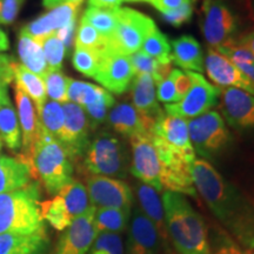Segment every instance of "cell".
I'll return each instance as SVG.
<instances>
[{"instance_id":"5bb4252c","label":"cell","mask_w":254,"mask_h":254,"mask_svg":"<svg viewBox=\"0 0 254 254\" xmlns=\"http://www.w3.org/2000/svg\"><path fill=\"white\" fill-rule=\"evenodd\" d=\"M219 106L224 120H226L231 127L241 132L254 129L253 94L240 88H220Z\"/></svg>"},{"instance_id":"f6af8a7d","label":"cell","mask_w":254,"mask_h":254,"mask_svg":"<svg viewBox=\"0 0 254 254\" xmlns=\"http://www.w3.org/2000/svg\"><path fill=\"white\" fill-rule=\"evenodd\" d=\"M25 0H0V24H13Z\"/></svg>"},{"instance_id":"7402d4cb","label":"cell","mask_w":254,"mask_h":254,"mask_svg":"<svg viewBox=\"0 0 254 254\" xmlns=\"http://www.w3.org/2000/svg\"><path fill=\"white\" fill-rule=\"evenodd\" d=\"M129 88H131L132 105L141 114L157 120L165 113L158 103L155 82L152 75L136 73Z\"/></svg>"},{"instance_id":"836d02e7","label":"cell","mask_w":254,"mask_h":254,"mask_svg":"<svg viewBox=\"0 0 254 254\" xmlns=\"http://www.w3.org/2000/svg\"><path fill=\"white\" fill-rule=\"evenodd\" d=\"M38 116H39L41 129L58 140L65 122L63 105L53 100H46L41 109L38 111Z\"/></svg>"},{"instance_id":"3957f363","label":"cell","mask_w":254,"mask_h":254,"mask_svg":"<svg viewBox=\"0 0 254 254\" xmlns=\"http://www.w3.org/2000/svg\"><path fill=\"white\" fill-rule=\"evenodd\" d=\"M23 159L30 166L32 179L39 182L51 195L58 194L73 180L74 167L67 151L44 129H40L30 155Z\"/></svg>"},{"instance_id":"2e32d148","label":"cell","mask_w":254,"mask_h":254,"mask_svg":"<svg viewBox=\"0 0 254 254\" xmlns=\"http://www.w3.org/2000/svg\"><path fill=\"white\" fill-rule=\"evenodd\" d=\"M204 66L208 78L220 88H240L254 95L253 82L246 75H244L230 59L219 53L217 50L212 47L207 50L204 59Z\"/></svg>"},{"instance_id":"52a82bcc","label":"cell","mask_w":254,"mask_h":254,"mask_svg":"<svg viewBox=\"0 0 254 254\" xmlns=\"http://www.w3.org/2000/svg\"><path fill=\"white\" fill-rule=\"evenodd\" d=\"M116 13L117 28L110 45L124 55L131 56L141 50L145 38L157 25L148 15L129 7H120Z\"/></svg>"},{"instance_id":"8d00e7d4","label":"cell","mask_w":254,"mask_h":254,"mask_svg":"<svg viewBox=\"0 0 254 254\" xmlns=\"http://www.w3.org/2000/svg\"><path fill=\"white\" fill-rule=\"evenodd\" d=\"M117 9H101L87 7L81 19L93 26L101 36L111 39L117 28Z\"/></svg>"},{"instance_id":"f907efd6","label":"cell","mask_w":254,"mask_h":254,"mask_svg":"<svg viewBox=\"0 0 254 254\" xmlns=\"http://www.w3.org/2000/svg\"><path fill=\"white\" fill-rule=\"evenodd\" d=\"M187 1H190V0H151L150 4L154 6L160 13H166V12L177 9Z\"/></svg>"},{"instance_id":"db71d44e","label":"cell","mask_w":254,"mask_h":254,"mask_svg":"<svg viewBox=\"0 0 254 254\" xmlns=\"http://www.w3.org/2000/svg\"><path fill=\"white\" fill-rule=\"evenodd\" d=\"M234 41H236L238 45L249 50L251 53L254 55V28L245 32V33H243L239 37H236Z\"/></svg>"},{"instance_id":"c3c4849f","label":"cell","mask_w":254,"mask_h":254,"mask_svg":"<svg viewBox=\"0 0 254 254\" xmlns=\"http://www.w3.org/2000/svg\"><path fill=\"white\" fill-rule=\"evenodd\" d=\"M75 33H77V19L56 32L57 37L63 41L64 46H65L66 55L71 51L73 44H74Z\"/></svg>"},{"instance_id":"94428289","label":"cell","mask_w":254,"mask_h":254,"mask_svg":"<svg viewBox=\"0 0 254 254\" xmlns=\"http://www.w3.org/2000/svg\"><path fill=\"white\" fill-rule=\"evenodd\" d=\"M1 148H2V141L1 139H0V151H1Z\"/></svg>"},{"instance_id":"ab89813d","label":"cell","mask_w":254,"mask_h":254,"mask_svg":"<svg viewBox=\"0 0 254 254\" xmlns=\"http://www.w3.org/2000/svg\"><path fill=\"white\" fill-rule=\"evenodd\" d=\"M100 60V51H93L81 47H74L72 56V64L74 68L85 77L94 79L97 74Z\"/></svg>"},{"instance_id":"f5cc1de1","label":"cell","mask_w":254,"mask_h":254,"mask_svg":"<svg viewBox=\"0 0 254 254\" xmlns=\"http://www.w3.org/2000/svg\"><path fill=\"white\" fill-rule=\"evenodd\" d=\"M88 7L101 9H118L122 7L123 0H87Z\"/></svg>"},{"instance_id":"1f68e13d","label":"cell","mask_w":254,"mask_h":254,"mask_svg":"<svg viewBox=\"0 0 254 254\" xmlns=\"http://www.w3.org/2000/svg\"><path fill=\"white\" fill-rule=\"evenodd\" d=\"M131 211L118 208H95L94 224L99 233H122L128 226Z\"/></svg>"},{"instance_id":"9c48e42d","label":"cell","mask_w":254,"mask_h":254,"mask_svg":"<svg viewBox=\"0 0 254 254\" xmlns=\"http://www.w3.org/2000/svg\"><path fill=\"white\" fill-rule=\"evenodd\" d=\"M135 74L129 56L113 49L110 41L106 47L100 50L99 66L94 80L103 85L105 90L118 95L124 94L128 91Z\"/></svg>"},{"instance_id":"5b68a950","label":"cell","mask_w":254,"mask_h":254,"mask_svg":"<svg viewBox=\"0 0 254 254\" xmlns=\"http://www.w3.org/2000/svg\"><path fill=\"white\" fill-rule=\"evenodd\" d=\"M82 165L92 176L122 180L128 174L131 158L124 140L109 131H100L88 142Z\"/></svg>"},{"instance_id":"91938a15","label":"cell","mask_w":254,"mask_h":254,"mask_svg":"<svg viewBox=\"0 0 254 254\" xmlns=\"http://www.w3.org/2000/svg\"><path fill=\"white\" fill-rule=\"evenodd\" d=\"M5 93H7V88H0V98H1Z\"/></svg>"},{"instance_id":"d590c367","label":"cell","mask_w":254,"mask_h":254,"mask_svg":"<svg viewBox=\"0 0 254 254\" xmlns=\"http://www.w3.org/2000/svg\"><path fill=\"white\" fill-rule=\"evenodd\" d=\"M141 51L154 58L158 63L160 64H171V43L167 39V37L159 30L158 27H154L150 32L147 37L145 38L144 43H142Z\"/></svg>"},{"instance_id":"30bf717a","label":"cell","mask_w":254,"mask_h":254,"mask_svg":"<svg viewBox=\"0 0 254 254\" xmlns=\"http://www.w3.org/2000/svg\"><path fill=\"white\" fill-rule=\"evenodd\" d=\"M129 144L132 151L129 172L157 192H164L161 185L164 167L152 140V133L133 135L129 138Z\"/></svg>"},{"instance_id":"681fc988","label":"cell","mask_w":254,"mask_h":254,"mask_svg":"<svg viewBox=\"0 0 254 254\" xmlns=\"http://www.w3.org/2000/svg\"><path fill=\"white\" fill-rule=\"evenodd\" d=\"M14 80L12 59L6 55H0V88H7Z\"/></svg>"},{"instance_id":"7a4b0ae2","label":"cell","mask_w":254,"mask_h":254,"mask_svg":"<svg viewBox=\"0 0 254 254\" xmlns=\"http://www.w3.org/2000/svg\"><path fill=\"white\" fill-rule=\"evenodd\" d=\"M165 224L174 247L180 254H211L207 227L198 212L180 193L163 194Z\"/></svg>"},{"instance_id":"6da1fadb","label":"cell","mask_w":254,"mask_h":254,"mask_svg":"<svg viewBox=\"0 0 254 254\" xmlns=\"http://www.w3.org/2000/svg\"><path fill=\"white\" fill-rule=\"evenodd\" d=\"M190 177L196 192L238 245L253 251L254 204L204 159L190 165Z\"/></svg>"},{"instance_id":"4dcf8cb0","label":"cell","mask_w":254,"mask_h":254,"mask_svg":"<svg viewBox=\"0 0 254 254\" xmlns=\"http://www.w3.org/2000/svg\"><path fill=\"white\" fill-rule=\"evenodd\" d=\"M58 194L63 198L68 213L73 219L85 213L92 207L87 189L79 180L73 179L68 185L62 189Z\"/></svg>"},{"instance_id":"680465c9","label":"cell","mask_w":254,"mask_h":254,"mask_svg":"<svg viewBox=\"0 0 254 254\" xmlns=\"http://www.w3.org/2000/svg\"><path fill=\"white\" fill-rule=\"evenodd\" d=\"M126 2H150L151 0H123Z\"/></svg>"},{"instance_id":"83f0119b","label":"cell","mask_w":254,"mask_h":254,"mask_svg":"<svg viewBox=\"0 0 254 254\" xmlns=\"http://www.w3.org/2000/svg\"><path fill=\"white\" fill-rule=\"evenodd\" d=\"M12 69H13L14 74L13 84L21 88L25 94L30 97L38 112L47 100L46 88L43 78L36 73L31 72L20 63H15L14 60H12Z\"/></svg>"},{"instance_id":"44dd1931","label":"cell","mask_w":254,"mask_h":254,"mask_svg":"<svg viewBox=\"0 0 254 254\" xmlns=\"http://www.w3.org/2000/svg\"><path fill=\"white\" fill-rule=\"evenodd\" d=\"M153 134L190 157L195 158V151L190 140L189 122L182 117L164 113L155 120Z\"/></svg>"},{"instance_id":"816d5d0a","label":"cell","mask_w":254,"mask_h":254,"mask_svg":"<svg viewBox=\"0 0 254 254\" xmlns=\"http://www.w3.org/2000/svg\"><path fill=\"white\" fill-rule=\"evenodd\" d=\"M215 254H251L250 251H247L243 247L238 245L237 243L230 239H225L221 243V246L219 247Z\"/></svg>"},{"instance_id":"bcb514c9","label":"cell","mask_w":254,"mask_h":254,"mask_svg":"<svg viewBox=\"0 0 254 254\" xmlns=\"http://www.w3.org/2000/svg\"><path fill=\"white\" fill-rule=\"evenodd\" d=\"M170 78L172 79L177 93V103L184 98L189 90L192 86V79H190L189 72L182 71V69L173 68L171 72Z\"/></svg>"},{"instance_id":"d6986e66","label":"cell","mask_w":254,"mask_h":254,"mask_svg":"<svg viewBox=\"0 0 254 254\" xmlns=\"http://www.w3.org/2000/svg\"><path fill=\"white\" fill-rule=\"evenodd\" d=\"M128 226V254H159L161 236L138 206L131 212Z\"/></svg>"},{"instance_id":"ba28073f","label":"cell","mask_w":254,"mask_h":254,"mask_svg":"<svg viewBox=\"0 0 254 254\" xmlns=\"http://www.w3.org/2000/svg\"><path fill=\"white\" fill-rule=\"evenodd\" d=\"M201 31L212 49L236 39L238 19L222 0H202Z\"/></svg>"},{"instance_id":"ee69618b","label":"cell","mask_w":254,"mask_h":254,"mask_svg":"<svg viewBox=\"0 0 254 254\" xmlns=\"http://www.w3.org/2000/svg\"><path fill=\"white\" fill-rule=\"evenodd\" d=\"M193 14V4L192 0L185 2V4L178 7L173 11L166 12V13H161V17L166 23L173 25V26L179 27L182 25L189 23L192 18Z\"/></svg>"},{"instance_id":"484cf974","label":"cell","mask_w":254,"mask_h":254,"mask_svg":"<svg viewBox=\"0 0 254 254\" xmlns=\"http://www.w3.org/2000/svg\"><path fill=\"white\" fill-rule=\"evenodd\" d=\"M135 195L139 202V208L141 212L153 222L161 238L167 233L166 224H165V211L163 199L159 195L153 187L139 182L135 184Z\"/></svg>"},{"instance_id":"ffe728a7","label":"cell","mask_w":254,"mask_h":254,"mask_svg":"<svg viewBox=\"0 0 254 254\" xmlns=\"http://www.w3.org/2000/svg\"><path fill=\"white\" fill-rule=\"evenodd\" d=\"M13 91L21 131V151H23V153L20 155L27 158L31 151L33 150L34 144H36L38 136L40 134L41 128L39 116H38L33 101L30 99L27 94H25V92L21 88L13 84Z\"/></svg>"},{"instance_id":"ac0fdd59","label":"cell","mask_w":254,"mask_h":254,"mask_svg":"<svg viewBox=\"0 0 254 254\" xmlns=\"http://www.w3.org/2000/svg\"><path fill=\"white\" fill-rule=\"evenodd\" d=\"M79 7L80 6L63 2L25 25L20 31L40 44L45 38L52 36L60 28L75 20L78 18Z\"/></svg>"},{"instance_id":"603a6c76","label":"cell","mask_w":254,"mask_h":254,"mask_svg":"<svg viewBox=\"0 0 254 254\" xmlns=\"http://www.w3.org/2000/svg\"><path fill=\"white\" fill-rule=\"evenodd\" d=\"M30 166L21 155L0 154V194L20 190L31 183Z\"/></svg>"},{"instance_id":"9a60e30c","label":"cell","mask_w":254,"mask_h":254,"mask_svg":"<svg viewBox=\"0 0 254 254\" xmlns=\"http://www.w3.org/2000/svg\"><path fill=\"white\" fill-rule=\"evenodd\" d=\"M95 207L74 218L60 238L57 254H86L91 250L98 232L94 224Z\"/></svg>"},{"instance_id":"cb8c5ba5","label":"cell","mask_w":254,"mask_h":254,"mask_svg":"<svg viewBox=\"0 0 254 254\" xmlns=\"http://www.w3.org/2000/svg\"><path fill=\"white\" fill-rule=\"evenodd\" d=\"M171 44L173 49L171 59L173 64L185 71L200 73V74L205 71L201 46L195 38L182 36L173 39Z\"/></svg>"},{"instance_id":"8fae6325","label":"cell","mask_w":254,"mask_h":254,"mask_svg":"<svg viewBox=\"0 0 254 254\" xmlns=\"http://www.w3.org/2000/svg\"><path fill=\"white\" fill-rule=\"evenodd\" d=\"M187 72L192 79V86L182 100L174 104H167L165 106V113L182 117L184 119H193L217 106L220 88L209 84L200 73Z\"/></svg>"},{"instance_id":"e575fe53","label":"cell","mask_w":254,"mask_h":254,"mask_svg":"<svg viewBox=\"0 0 254 254\" xmlns=\"http://www.w3.org/2000/svg\"><path fill=\"white\" fill-rule=\"evenodd\" d=\"M219 53L230 59L244 75H246L251 81L254 84V55L251 53L249 50L244 49L238 45L234 40L230 43L225 44V45L217 47Z\"/></svg>"},{"instance_id":"7c38bea8","label":"cell","mask_w":254,"mask_h":254,"mask_svg":"<svg viewBox=\"0 0 254 254\" xmlns=\"http://www.w3.org/2000/svg\"><path fill=\"white\" fill-rule=\"evenodd\" d=\"M65 114V122L58 141L62 144L73 161L77 163L84 157L90 142L91 126L84 109L77 104H62Z\"/></svg>"},{"instance_id":"f35d334b","label":"cell","mask_w":254,"mask_h":254,"mask_svg":"<svg viewBox=\"0 0 254 254\" xmlns=\"http://www.w3.org/2000/svg\"><path fill=\"white\" fill-rule=\"evenodd\" d=\"M110 39L105 38L93 26L86 23L84 19H80V23L75 33V47L81 49L100 51L107 46Z\"/></svg>"},{"instance_id":"4316f807","label":"cell","mask_w":254,"mask_h":254,"mask_svg":"<svg viewBox=\"0 0 254 254\" xmlns=\"http://www.w3.org/2000/svg\"><path fill=\"white\" fill-rule=\"evenodd\" d=\"M0 139L12 152L21 148V131L18 114L9 100L8 93L0 98Z\"/></svg>"},{"instance_id":"11a10c76","label":"cell","mask_w":254,"mask_h":254,"mask_svg":"<svg viewBox=\"0 0 254 254\" xmlns=\"http://www.w3.org/2000/svg\"><path fill=\"white\" fill-rule=\"evenodd\" d=\"M8 47H9L8 38L6 36L5 32L0 28V52H5V51L8 50Z\"/></svg>"},{"instance_id":"60d3db41","label":"cell","mask_w":254,"mask_h":254,"mask_svg":"<svg viewBox=\"0 0 254 254\" xmlns=\"http://www.w3.org/2000/svg\"><path fill=\"white\" fill-rule=\"evenodd\" d=\"M40 45L43 47L49 69H62L64 58L66 56V49L57 34L55 33L45 38Z\"/></svg>"},{"instance_id":"f546056e","label":"cell","mask_w":254,"mask_h":254,"mask_svg":"<svg viewBox=\"0 0 254 254\" xmlns=\"http://www.w3.org/2000/svg\"><path fill=\"white\" fill-rule=\"evenodd\" d=\"M112 97L113 95L109 91L97 86V85L90 84L86 81L74 80L72 78L68 79L67 100L69 103L79 105L82 109L110 99Z\"/></svg>"},{"instance_id":"d6a6232c","label":"cell","mask_w":254,"mask_h":254,"mask_svg":"<svg viewBox=\"0 0 254 254\" xmlns=\"http://www.w3.org/2000/svg\"><path fill=\"white\" fill-rule=\"evenodd\" d=\"M40 214L57 231H65L73 220L62 196L57 194L52 199L40 202Z\"/></svg>"},{"instance_id":"4fadbf2b","label":"cell","mask_w":254,"mask_h":254,"mask_svg":"<svg viewBox=\"0 0 254 254\" xmlns=\"http://www.w3.org/2000/svg\"><path fill=\"white\" fill-rule=\"evenodd\" d=\"M91 205L95 208H118L131 211L133 192L128 184L120 179L103 176L86 178Z\"/></svg>"},{"instance_id":"7dc6e473","label":"cell","mask_w":254,"mask_h":254,"mask_svg":"<svg viewBox=\"0 0 254 254\" xmlns=\"http://www.w3.org/2000/svg\"><path fill=\"white\" fill-rule=\"evenodd\" d=\"M157 86V99L161 103H177V93H176V87L172 79L170 77L164 79V80L159 81L155 84Z\"/></svg>"},{"instance_id":"8992f818","label":"cell","mask_w":254,"mask_h":254,"mask_svg":"<svg viewBox=\"0 0 254 254\" xmlns=\"http://www.w3.org/2000/svg\"><path fill=\"white\" fill-rule=\"evenodd\" d=\"M189 134L195 153L206 161L220 157L232 141L226 123L215 111H208L190 119Z\"/></svg>"},{"instance_id":"b9f144b4","label":"cell","mask_w":254,"mask_h":254,"mask_svg":"<svg viewBox=\"0 0 254 254\" xmlns=\"http://www.w3.org/2000/svg\"><path fill=\"white\" fill-rule=\"evenodd\" d=\"M88 254H125L123 237L119 233L101 232L94 240Z\"/></svg>"},{"instance_id":"7bdbcfd3","label":"cell","mask_w":254,"mask_h":254,"mask_svg":"<svg viewBox=\"0 0 254 254\" xmlns=\"http://www.w3.org/2000/svg\"><path fill=\"white\" fill-rule=\"evenodd\" d=\"M133 67L135 69V73H145V74L152 75L154 78L157 75L160 63H158L154 58L145 53L144 51H138L129 56Z\"/></svg>"},{"instance_id":"d4e9b609","label":"cell","mask_w":254,"mask_h":254,"mask_svg":"<svg viewBox=\"0 0 254 254\" xmlns=\"http://www.w3.org/2000/svg\"><path fill=\"white\" fill-rule=\"evenodd\" d=\"M47 246L46 231L33 234H0V254H45Z\"/></svg>"},{"instance_id":"74e56055","label":"cell","mask_w":254,"mask_h":254,"mask_svg":"<svg viewBox=\"0 0 254 254\" xmlns=\"http://www.w3.org/2000/svg\"><path fill=\"white\" fill-rule=\"evenodd\" d=\"M44 84L46 88V95L51 100L59 104L67 103L68 77L62 72V69H49L43 75Z\"/></svg>"},{"instance_id":"e0dca14e","label":"cell","mask_w":254,"mask_h":254,"mask_svg":"<svg viewBox=\"0 0 254 254\" xmlns=\"http://www.w3.org/2000/svg\"><path fill=\"white\" fill-rule=\"evenodd\" d=\"M106 123L114 132L129 139L133 135L153 132L155 120L141 114L132 104L123 101L114 104Z\"/></svg>"},{"instance_id":"277c9868","label":"cell","mask_w":254,"mask_h":254,"mask_svg":"<svg viewBox=\"0 0 254 254\" xmlns=\"http://www.w3.org/2000/svg\"><path fill=\"white\" fill-rule=\"evenodd\" d=\"M46 231L40 214V185L31 182L23 189L0 194V234H33Z\"/></svg>"},{"instance_id":"6f0895ef","label":"cell","mask_w":254,"mask_h":254,"mask_svg":"<svg viewBox=\"0 0 254 254\" xmlns=\"http://www.w3.org/2000/svg\"><path fill=\"white\" fill-rule=\"evenodd\" d=\"M84 0H63V2H69V4H73L75 6H80Z\"/></svg>"},{"instance_id":"f1b7e54d","label":"cell","mask_w":254,"mask_h":254,"mask_svg":"<svg viewBox=\"0 0 254 254\" xmlns=\"http://www.w3.org/2000/svg\"><path fill=\"white\" fill-rule=\"evenodd\" d=\"M18 55L21 65L31 72L43 77L49 71L43 47L21 31L18 38Z\"/></svg>"},{"instance_id":"9f6ffc18","label":"cell","mask_w":254,"mask_h":254,"mask_svg":"<svg viewBox=\"0 0 254 254\" xmlns=\"http://www.w3.org/2000/svg\"><path fill=\"white\" fill-rule=\"evenodd\" d=\"M60 4H63V0H43V5L49 9L55 8Z\"/></svg>"}]
</instances>
